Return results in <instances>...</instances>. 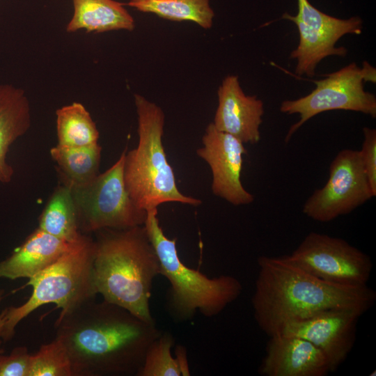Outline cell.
<instances>
[{
    "mask_svg": "<svg viewBox=\"0 0 376 376\" xmlns=\"http://www.w3.org/2000/svg\"><path fill=\"white\" fill-rule=\"evenodd\" d=\"M74 13L66 31L102 33L113 30L133 31L134 20L124 3L113 0H72Z\"/></svg>",
    "mask_w": 376,
    "mask_h": 376,
    "instance_id": "ac0fdd59",
    "label": "cell"
},
{
    "mask_svg": "<svg viewBox=\"0 0 376 376\" xmlns=\"http://www.w3.org/2000/svg\"><path fill=\"white\" fill-rule=\"evenodd\" d=\"M94 276L97 293L140 319L155 322L150 308L160 263L144 225L95 232Z\"/></svg>",
    "mask_w": 376,
    "mask_h": 376,
    "instance_id": "3957f363",
    "label": "cell"
},
{
    "mask_svg": "<svg viewBox=\"0 0 376 376\" xmlns=\"http://www.w3.org/2000/svg\"><path fill=\"white\" fill-rule=\"evenodd\" d=\"M296 15L288 13L281 18L294 22L297 26L299 42L290 56L297 61V75L313 77L318 64L329 56H345L347 50L336 47V43L344 35L361 34L362 19L359 17L339 19L327 15L313 6L308 0H297Z\"/></svg>",
    "mask_w": 376,
    "mask_h": 376,
    "instance_id": "8fae6325",
    "label": "cell"
},
{
    "mask_svg": "<svg viewBox=\"0 0 376 376\" xmlns=\"http://www.w3.org/2000/svg\"><path fill=\"white\" fill-rule=\"evenodd\" d=\"M258 368L263 376H325L330 373L326 357L308 340L294 336L269 337Z\"/></svg>",
    "mask_w": 376,
    "mask_h": 376,
    "instance_id": "9a60e30c",
    "label": "cell"
},
{
    "mask_svg": "<svg viewBox=\"0 0 376 376\" xmlns=\"http://www.w3.org/2000/svg\"><path fill=\"white\" fill-rule=\"evenodd\" d=\"M95 240L83 234L56 261L32 279L28 300L19 306L6 308L3 341L15 335L16 326L33 311L54 304L59 315L68 313L98 295L94 276Z\"/></svg>",
    "mask_w": 376,
    "mask_h": 376,
    "instance_id": "8992f818",
    "label": "cell"
},
{
    "mask_svg": "<svg viewBox=\"0 0 376 376\" xmlns=\"http://www.w3.org/2000/svg\"><path fill=\"white\" fill-rule=\"evenodd\" d=\"M252 297L254 318L269 337L279 334L288 323L331 308H354L364 313L376 293L368 285L322 280L283 256H260Z\"/></svg>",
    "mask_w": 376,
    "mask_h": 376,
    "instance_id": "7a4b0ae2",
    "label": "cell"
},
{
    "mask_svg": "<svg viewBox=\"0 0 376 376\" xmlns=\"http://www.w3.org/2000/svg\"><path fill=\"white\" fill-rule=\"evenodd\" d=\"M3 290H2L0 288V302L3 299ZM5 323H6L5 314H4V311H3L0 313V354L4 352L3 349L1 347V344L3 343V340L1 337H2Z\"/></svg>",
    "mask_w": 376,
    "mask_h": 376,
    "instance_id": "83f0119b",
    "label": "cell"
},
{
    "mask_svg": "<svg viewBox=\"0 0 376 376\" xmlns=\"http://www.w3.org/2000/svg\"><path fill=\"white\" fill-rule=\"evenodd\" d=\"M144 226L160 263V275L169 283L166 306L175 321L190 320L196 312L212 318L240 296L242 285L237 278L230 275L209 278L180 259L176 239L164 235L157 208L147 210Z\"/></svg>",
    "mask_w": 376,
    "mask_h": 376,
    "instance_id": "277c9868",
    "label": "cell"
},
{
    "mask_svg": "<svg viewBox=\"0 0 376 376\" xmlns=\"http://www.w3.org/2000/svg\"><path fill=\"white\" fill-rule=\"evenodd\" d=\"M126 5L169 20L191 21L206 29L214 15L209 0H130Z\"/></svg>",
    "mask_w": 376,
    "mask_h": 376,
    "instance_id": "7402d4cb",
    "label": "cell"
},
{
    "mask_svg": "<svg viewBox=\"0 0 376 376\" xmlns=\"http://www.w3.org/2000/svg\"><path fill=\"white\" fill-rule=\"evenodd\" d=\"M363 313L354 308H331L286 324L279 334L306 339L327 358L330 373L345 360L355 341L358 320Z\"/></svg>",
    "mask_w": 376,
    "mask_h": 376,
    "instance_id": "7c38bea8",
    "label": "cell"
},
{
    "mask_svg": "<svg viewBox=\"0 0 376 376\" xmlns=\"http://www.w3.org/2000/svg\"><path fill=\"white\" fill-rule=\"evenodd\" d=\"M0 354V376H29L31 357L26 347H15L8 355Z\"/></svg>",
    "mask_w": 376,
    "mask_h": 376,
    "instance_id": "d4e9b609",
    "label": "cell"
},
{
    "mask_svg": "<svg viewBox=\"0 0 376 376\" xmlns=\"http://www.w3.org/2000/svg\"><path fill=\"white\" fill-rule=\"evenodd\" d=\"M174 341L171 333L162 332L148 349L137 376H180L178 361L171 354Z\"/></svg>",
    "mask_w": 376,
    "mask_h": 376,
    "instance_id": "603a6c76",
    "label": "cell"
},
{
    "mask_svg": "<svg viewBox=\"0 0 376 376\" xmlns=\"http://www.w3.org/2000/svg\"><path fill=\"white\" fill-rule=\"evenodd\" d=\"M375 373H376V371L374 370V373H373V372L371 373L372 374H370V376H373V375L375 376Z\"/></svg>",
    "mask_w": 376,
    "mask_h": 376,
    "instance_id": "f1b7e54d",
    "label": "cell"
},
{
    "mask_svg": "<svg viewBox=\"0 0 376 376\" xmlns=\"http://www.w3.org/2000/svg\"><path fill=\"white\" fill-rule=\"evenodd\" d=\"M134 104L139 142L136 148L126 151L123 169L125 187L132 200L146 211L169 202L200 205V199L184 195L177 187L162 143L165 117L162 109L139 94H134Z\"/></svg>",
    "mask_w": 376,
    "mask_h": 376,
    "instance_id": "5b68a950",
    "label": "cell"
},
{
    "mask_svg": "<svg viewBox=\"0 0 376 376\" xmlns=\"http://www.w3.org/2000/svg\"><path fill=\"white\" fill-rule=\"evenodd\" d=\"M126 149L116 162L89 183L70 188L80 232L125 229L144 225L147 211L132 200L125 185Z\"/></svg>",
    "mask_w": 376,
    "mask_h": 376,
    "instance_id": "52a82bcc",
    "label": "cell"
},
{
    "mask_svg": "<svg viewBox=\"0 0 376 376\" xmlns=\"http://www.w3.org/2000/svg\"><path fill=\"white\" fill-rule=\"evenodd\" d=\"M75 243H68L38 228L9 257L0 262V279H32L56 261Z\"/></svg>",
    "mask_w": 376,
    "mask_h": 376,
    "instance_id": "2e32d148",
    "label": "cell"
},
{
    "mask_svg": "<svg viewBox=\"0 0 376 376\" xmlns=\"http://www.w3.org/2000/svg\"><path fill=\"white\" fill-rule=\"evenodd\" d=\"M364 139L359 150L365 173L375 196H376V130L365 127Z\"/></svg>",
    "mask_w": 376,
    "mask_h": 376,
    "instance_id": "484cf974",
    "label": "cell"
},
{
    "mask_svg": "<svg viewBox=\"0 0 376 376\" xmlns=\"http://www.w3.org/2000/svg\"><path fill=\"white\" fill-rule=\"evenodd\" d=\"M38 228L68 243L80 239L83 233L69 187L63 184L55 189L40 217Z\"/></svg>",
    "mask_w": 376,
    "mask_h": 376,
    "instance_id": "ffe728a7",
    "label": "cell"
},
{
    "mask_svg": "<svg viewBox=\"0 0 376 376\" xmlns=\"http://www.w3.org/2000/svg\"><path fill=\"white\" fill-rule=\"evenodd\" d=\"M175 359L181 371V375H190L188 359L185 348L182 345H178L175 351Z\"/></svg>",
    "mask_w": 376,
    "mask_h": 376,
    "instance_id": "4316f807",
    "label": "cell"
},
{
    "mask_svg": "<svg viewBox=\"0 0 376 376\" xmlns=\"http://www.w3.org/2000/svg\"><path fill=\"white\" fill-rule=\"evenodd\" d=\"M56 116L58 146L84 147L98 143V130L81 103L65 105L56 110Z\"/></svg>",
    "mask_w": 376,
    "mask_h": 376,
    "instance_id": "44dd1931",
    "label": "cell"
},
{
    "mask_svg": "<svg viewBox=\"0 0 376 376\" xmlns=\"http://www.w3.org/2000/svg\"><path fill=\"white\" fill-rule=\"evenodd\" d=\"M290 261L309 274L328 282L366 285L373 263L370 258L343 239L309 233L290 255Z\"/></svg>",
    "mask_w": 376,
    "mask_h": 376,
    "instance_id": "30bf717a",
    "label": "cell"
},
{
    "mask_svg": "<svg viewBox=\"0 0 376 376\" xmlns=\"http://www.w3.org/2000/svg\"><path fill=\"white\" fill-rule=\"evenodd\" d=\"M29 376H73L70 357L61 340L55 338L31 354Z\"/></svg>",
    "mask_w": 376,
    "mask_h": 376,
    "instance_id": "cb8c5ba5",
    "label": "cell"
},
{
    "mask_svg": "<svg viewBox=\"0 0 376 376\" xmlns=\"http://www.w3.org/2000/svg\"><path fill=\"white\" fill-rule=\"evenodd\" d=\"M218 107L214 127L244 143L256 144L260 139V125L263 122L264 104L256 96L243 92L238 77L228 75L218 91Z\"/></svg>",
    "mask_w": 376,
    "mask_h": 376,
    "instance_id": "5bb4252c",
    "label": "cell"
},
{
    "mask_svg": "<svg viewBox=\"0 0 376 376\" xmlns=\"http://www.w3.org/2000/svg\"><path fill=\"white\" fill-rule=\"evenodd\" d=\"M324 187L317 189L304 204L303 213L319 222L347 214L375 197L365 173L359 150L339 151L329 166Z\"/></svg>",
    "mask_w": 376,
    "mask_h": 376,
    "instance_id": "9c48e42d",
    "label": "cell"
},
{
    "mask_svg": "<svg viewBox=\"0 0 376 376\" xmlns=\"http://www.w3.org/2000/svg\"><path fill=\"white\" fill-rule=\"evenodd\" d=\"M31 114L24 91L12 84H0V182L9 183L14 169L7 162L10 147L31 127Z\"/></svg>",
    "mask_w": 376,
    "mask_h": 376,
    "instance_id": "e0dca14e",
    "label": "cell"
},
{
    "mask_svg": "<svg viewBox=\"0 0 376 376\" xmlns=\"http://www.w3.org/2000/svg\"><path fill=\"white\" fill-rule=\"evenodd\" d=\"M88 300L59 315L56 338L65 345L73 376H133L162 331L106 300Z\"/></svg>",
    "mask_w": 376,
    "mask_h": 376,
    "instance_id": "6da1fadb",
    "label": "cell"
},
{
    "mask_svg": "<svg viewBox=\"0 0 376 376\" xmlns=\"http://www.w3.org/2000/svg\"><path fill=\"white\" fill-rule=\"evenodd\" d=\"M313 81L316 87L311 93L294 100H285L280 106L282 113L299 116V120L290 127L285 143L306 122L324 111L347 110L375 118V95L363 88L364 81L375 82V69L368 63L365 61L362 68L352 63L324 79Z\"/></svg>",
    "mask_w": 376,
    "mask_h": 376,
    "instance_id": "ba28073f",
    "label": "cell"
},
{
    "mask_svg": "<svg viewBox=\"0 0 376 376\" xmlns=\"http://www.w3.org/2000/svg\"><path fill=\"white\" fill-rule=\"evenodd\" d=\"M102 147L95 143L84 147L56 145L50 155L56 163L63 185L70 188L84 186L99 174Z\"/></svg>",
    "mask_w": 376,
    "mask_h": 376,
    "instance_id": "d6986e66",
    "label": "cell"
},
{
    "mask_svg": "<svg viewBox=\"0 0 376 376\" xmlns=\"http://www.w3.org/2000/svg\"><path fill=\"white\" fill-rule=\"evenodd\" d=\"M202 142L196 153L211 169L214 195L236 206L251 203L254 197L241 181L243 156L247 153L244 143L218 130L212 123L206 127Z\"/></svg>",
    "mask_w": 376,
    "mask_h": 376,
    "instance_id": "4fadbf2b",
    "label": "cell"
}]
</instances>
